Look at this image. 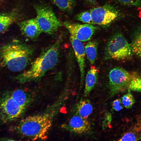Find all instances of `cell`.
Wrapping results in <instances>:
<instances>
[{
    "label": "cell",
    "instance_id": "9c48e42d",
    "mask_svg": "<svg viewBox=\"0 0 141 141\" xmlns=\"http://www.w3.org/2000/svg\"><path fill=\"white\" fill-rule=\"evenodd\" d=\"M63 24L72 35L81 41L89 40L97 29L96 27L91 24H81L68 21Z\"/></svg>",
    "mask_w": 141,
    "mask_h": 141
},
{
    "label": "cell",
    "instance_id": "484cf974",
    "mask_svg": "<svg viewBox=\"0 0 141 141\" xmlns=\"http://www.w3.org/2000/svg\"><path fill=\"white\" fill-rule=\"evenodd\" d=\"M1 140H3V141H11V140H12V139L10 138H1L0 139Z\"/></svg>",
    "mask_w": 141,
    "mask_h": 141
},
{
    "label": "cell",
    "instance_id": "8992f818",
    "mask_svg": "<svg viewBox=\"0 0 141 141\" xmlns=\"http://www.w3.org/2000/svg\"><path fill=\"white\" fill-rule=\"evenodd\" d=\"M34 6L36 18L42 32L50 34L54 33L61 24L51 8L45 4H38Z\"/></svg>",
    "mask_w": 141,
    "mask_h": 141
},
{
    "label": "cell",
    "instance_id": "d6986e66",
    "mask_svg": "<svg viewBox=\"0 0 141 141\" xmlns=\"http://www.w3.org/2000/svg\"><path fill=\"white\" fill-rule=\"evenodd\" d=\"M60 9L67 12H70L75 5L74 0H49Z\"/></svg>",
    "mask_w": 141,
    "mask_h": 141
},
{
    "label": "cell",
    "instance_id": "7402d4cb",
    "mask_svg": "<svg viewBox=\"0 0 141 141\" xmlns=\"http://www.w3.org/2000/svg\"><path fill=\"white\" fill-rule=\"evenodd\" d=\"M125 5L136 7H141V0H115Z\"/></svg>",
    "mask_w": 141,
    "mask_h": 141
},
{
    "label": "cell",
    "instance_id": "cb8c5ba5",
    "mask_svg": "<svg viewBox=\"0 0 141 141\" xmlns=\"http://www.w3.org/2000/svg\"><path fill=\"white\" fill-rule=\"evenodd\" d=\"M112 105L114 110L117 111L122 110L124 107L121 100L120 99H117L114 100L112 102Z\"/></svg>",
    "mask_w": 141,
    "mask_h": 141
},
{
    "label": "cell",
    "instance_id": "277c9868",
    "mask_svg": "<svg viewBox=\"0 0 141 141\" xmlns=\"http://www.w3.org/2000/svg\"><path fill=\"white\" fill-rule=\"evenodd\" d=\"M109 94L112 97L126 90L141 92V74L119 67L112 69L109 74Z\"/></svg>",
    "mask_w": 141,
    "mask_h": 141
},
{
    "label": "cell",
    "instance_id": "ba28073f",
    "mask_svg": "<svg viewBox=\"0 0 141 141\" xmlns=\"http://www.w3.org/2000/svg\"><path fill=\"white\" fill-rule=\"evenodd\" d=\"M90 11L92 24L103 26L110 24L119 15L118 10L109 4L93 8Z\"/></svg>",
    "mask_w": 141,
    "mask_h": 141
},
{
    "label": "cell",
    "instance_id": "7c38bea8",
    "mask_svg": "<svg viewBox=\"0 0 141 141\" xmlns=\"http://www.w3.org/2000/svg\"><path fill=\"white\" fill-rule=\"evenodd\" d=\"M70 39L79 68L81 83H82L84 75L85 50L81 41L72 35L70 36Z\"/></svg>",
    "mask_w": 141,
    "mask_h": 141
},
{
    "label": "cell",
    "instance_id": "30bf717a",
    "mask_svg": "<svg viewBox=\"0 0 141 141\" xmlns=\"http://www.w3.org/2000/svg\"><path fill=\"white\" fill-rule=\"evenodd\" d=\"M62 128L74 133L81 134L89 132L91 130L90 122L87 119L75 114L68 122L62 124Z\"/></svg>",
    "mask_w": 141,
    "mask_h": 141
},
{
    "label": "cell",
    "instance_id": "9a60e30c",
    "mask_svg": "<svg viewBox=\"0 0 141 141\" xmlns=\"http://www.w3.org/2000/svg\"><path fill=\"white\" fill-rule=\"evenodd\" d=\"M98 70L95 66H92L87 72L85 78L84 95L87 96L96 85L98 78Z\"/></svg>",
    "mask_w": 141,
    "mask_h": 141
},
{
    "label": "cell",
    "instance_id": "4316f807",
    "mask_svg": "<svg viewBox=\"0 0 141 141\" xmlns=\"http://www.w3.org/2000/svg\"><path fill=\"white\" fill-rule=\"evenodd\" d=\"M87 1H89L90 2L93 3H95L96 1V0H85Z\"/></svg>",
    "mask_w": 141,
    "mask_h": 141
},
{
    "label": "cell",
    "instance_id": "4fadbf2b",
    "mask_svg": "<svg viewBox=\"0 0 141 141\" xmlns=\"http://www.w3.org/2000/svg\"><path fill=\"white\" fill-rule=\"evenodd\" d=\"M8 92L11 97L25 110L32 101L33 98L31 95L23 90L18 89Z\"/></svg>",
    "mask_w": 141,
    "mask_h": 141
},
{
    "label": "cell",
    "instance_id": "2e32d148",
    "mask_svg": "<svg viewBox=\"0 0 141 141\" xmlns=\"http://www.w3.org/2000/svg\"><path fill=\"white\" fill-rule=\"evenodd\" d=\"M93 110L92 105L89 99H81L76 106V114L87 119L92 113Z\"/></svg>",
    "mask_w": 141,
    "mask_h": 141
},
{
    "label": "cell",
    "instance_id": "5b68a950",
    "mask_svg": "<svg viewBox=\"0 0 141 141\" xmlns=\"http://www.w3.org/2000/svg\"><path fill=\"white\" fill-rule=\"evenodd\" d=\"M133 53L130 45L120 33L113 35L108 40L105 50L104 58L124 61L130 59Z\"/></svg>",
    "mask_w": 141,
    "mask_h": 141
},
{
    "label": "cell",
    "instance_id": "e0dca14e",
    "mask_svg": "<svg viewBox=\"0 0 141 141\" xmlns=\"http://www.w3.org/2000/svg\"><path fill=\"white\" fill-rule=\"evenodd\" d=\"M130 45L133 53L141 60V26L135 31Z\"/></svg>",
    "mask_w": 141,
    "mask_h": 141
},
{
    "label": "cell",
    "instance_id": "5bb4252c",
    "mask_svg": "<svg viewBox=\"0 0 141 141\" xmlns=\"http://www.w3.org/2000/svg\"><path fill=\"white\" fill-rule=\"evenodd\" d=\"M18 9L0 14V33L6 30L12 24L18 20L20 17Z\"/></svg>",
    "mask_w": 141,
    "mask_h": 141
},
{
    "label": "cell",
    "instance_id": "3957f363",
    "mask_svg": "<svg viewBox=\"0 0 141 141\" xmlns=\"http://www.w3.org/2000/svg\"><path fill=\"white\" fill-rule=\"evenodd\" d=\"M33 49L25 44L13 42L6 44L0 49V64L13 72H18L29 63Z\"/></svg>",
    "mask_w": 141,
    "mask_h": 141
},
{
    "label": "cell",
    "instance_id": "44dd1931",
    "mask_svg": "<svg viewBox=\"0 0 141 141\" xmlns=\"http://www.w3.org/2000/svg\"><path fill=\"white\" fill-rule=\"evenodd\" d=\"M76 19L84 23L92 24L91 17L90 11H85L77 14Z\"/></svg>",
    "mask_w": 141,
    "mask_h": 141
},
{
    "label": "cell",
    "instance_id": "52a82bcc",
    "mask_svg": "<svg viewBox=\"0 0 141 141\" xmlns=\"http://www.w3.org/2000/svg\"><path fill=\"white\" fill-rule=\"evenodd\" d=\"M26 110L19 105L9 92L0 97V124L14 121L22 116Z\"/></svg>",
    "mask_w": 141,
    "mask_h": 141
},
{
    "label": "cell",
    "instance_id": "ffe728a7",
    "mask_svg": "<svg viewBox=\"0 0 141 141\" xmlns=\"http://www.w3.org/2000/svg\"><path fill=\"white\" fill-rule=\"evenodd\" d=\"M130 91H128L127 93L122 97L121 99L124 107L127 109L131 108L135 103V99Z\"/></svg>",
    "mask_w": 141,
    "mask_h": 141
},
{
    "label": "cell",
    "instance_id": "d4e9b609",
    "mask_svg": "<svg viewBox=\"0 0 141 141\" xmlns=\"http://www.w3.org/2000/svg\"><path fill=\"white\" fill-rule=\"evenodd\" d=\"M136 126V130L137 131L141 130V115L139 117L137 120Z\"/></svg>",
    "mask_w": 141,
    "mask_h": 141
},
{
    "label": "cell",
    "instance_id": "8fae6325",
    "mask_svg": "<svg viewBox=\"0 0 141 141\" xmlns=\"http://www.w3.org/2000/svg\"><path fill=\"white\" fill-rule=\"evenodd\" d=\"M18 25L22 34L28 39H36L42 32L36 18L20 22Z\"/></svg>",
    "mask_w": 141,
    "mask_h": 141
},
{
    "label": "cell",
    "instance_id": "7a4b0ae2",
    "mask_svg": "<svg viewBox=\"0 0 141 141\" xmlns=\"http://www.w3.org/2000/svg\"><path fill=\"white\" fill-rule=\"evenodd\" d=\"M61 40L56 41L32 63L30 68L15 78L21 84L36 81L54 67L58 59Z\"/></svg>",
    "mask_w": 141,
    "mask_h": 141
},
{
    "label": "cell",
    "instance_id": "603a6c76",
    "mask_svg": "<svg viewBox=\"0 0 141 141\" xmlns=\"http://www.w3.org/2000/svg\"><path fill=\"white\" fill-rule=\"evenodd\" d=\"M138 137L133 133L129 132L125 134L119 141H134L138 140Z\"/></svg>",
    "mask_w": 141,
    "mask_h": 141
},
{
    "label": "cell",
    "instance_id": "6da1fadb",
    "mask_svg": "<svg viewBox=\"0 0 141 141\" xmlns=\"http://www.w3.org/2000/svg\"><path fill=\"white\" fill-rule=\"evenodd\" d=\"M63 97L61 95L42 113L21 120L14 127L15 132L22 137L33 140L47 139L54 119L62 103Z\"/></svg>",
    "mask_w": 141,
    "mask_h": 141
},
{
    "label": "cell",
    "instance_id": "ac0fdd59",
    "mask_svg": "<svg viewBox=\"0 0 141 141\" xmlns=\"http://www.w3.org/2000/svg\"><path fill=\"white\" fill-rule=\"evenodd\" d=\"M98 43L95 41L89 42L85 47V51L87 58L90 63L93 64L97 58Z\"/></svg>",
    "mask_w": 141,
    "mask_h": 141
}]
</instances>
